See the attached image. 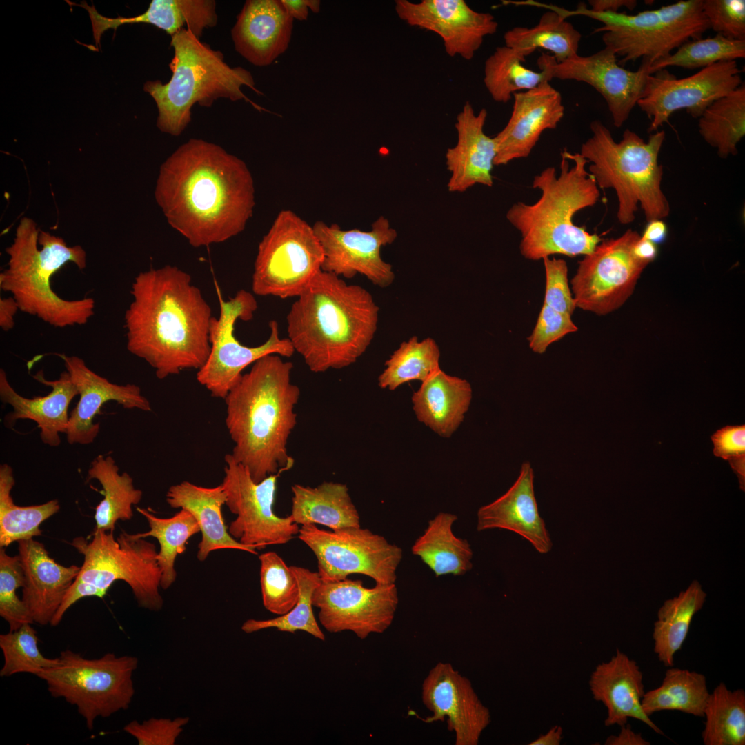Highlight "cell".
<instances>
[{"label":"cell","mask_w":745,"mask_h":745,"mask_svg":"<svg viewBox=\"0 0 745 745\" xmlns=\"http://www.w3.org/2000/svg\"><path fill=\"white\" fill-rule=\"evenodd\" d=\"M155 197L169 224L195 248L241 232L255 203L245 162L199 139H189L162 163Z\"/></svg>","instance_id":"6da1fadb"},{"label":"cell","mask_w":745,"mask_h":745,"mask_svg":"<svg viewBox=\"0 0 745 745\" xmlns=\"http://www.w3.org/2000/svg\"><path fill=\"white\" fill-rule=\"evenodd\" d=\"M124 315L126 348L160 379L200 369L210 351L211 308L191 276L166 265L140 272Z\"/></svg>","instance_id":"7a4b0ae2"},{"label":"cell","mask_w":745,"mask_h":745,"mask_svg":"<svg viewBox=\"0 0 745 745\" xmlns=\"http://www.w3.org/2000/svg\"><path fill=\"white\" fill-rule=\"evenodd\" d=\"M280 355L255 363L228 393L226 426L234 446L231 455L259 482L292 468L288 438L296 426L300 389L291 381L293 364Z\"/></svg>","instance_id":"3957f363"},{"label":"cell","mask_w":745,"mask_h":745,"mask_svg":"<svg viewBox=\"0 0 745 745\" xmlns=\"http://www.w3.org/2000/svg\"><path fill=\"white\" fill-rule=\"evenodd\" d=\"M379 308L359 285L321 270L286 316L288 339L313 372L353 364L371 344Z\"/></svg>","instance_id":"277c9868"},{"label":"cell","mask_w":745,"mask_h":745,"mask_svg":"<svg viewBox=\"0 0 745 745\" xmlns=\"http://www.w3.org/2000/svg\"><path fill=\"white\" fill-rule=\"evenodd\" d=\"M587 163L579 152L564 148L558 176L554 167H548L534 177L532 186L540 190L539 199L532 204L517 202L508 209L506 219L521 234L519 250L524 258L586 255L601 242L598 235L573 221L577 212L594 206L600 196Z\"/></svg>","instance_id":"5b68a950"},{"label":"cell","mask_w":745,"mask_h":745,"mask_svg":"<svg viewBox=\"0 0 745 745\" xmlns=\"http://www.w3.org/2000/svg\"><path fill=\"white\" fill-rule=\"evenodd\" d=\"M6 252L8 261L0 273V288L10 294L19 310L56 328L84 325L94 315L92 297L65 299L50 284L68 262L79 270L86 267V252L81 246H68L61 237L40 231L32 219L23 217Z\"/></svg>","instance_id":"8992f818"},{"label":"cell","mask_w":745,"mask_h":745,"mask_svg":"<svg viewBox=\"0 0 745 745\" xmlns=\"http://www.w3.org/2000/svg\"><path fill=\"white\" fill-rule=\"evenodd\" d=\"M174 56L169 63L172 77L168 82L147 81L143 90L155 100L158 117L157 126L163 132L179 136L191 121L196 103L210 107L218 99L232 101L244 99L255 108L263 109L242 92L248 86L258 94L254 78L248 70L230 67L221 52L212 49L186 28L171 36Z\"/></svg>","instance_id":"52a82bcc"},{"label":"cell","mask_w":745,"mask_h":745,"mask_svg":"<svg viewBox=\"0 0 745 745\" xmlns=\"http://www.w3.org/2000/svg\"><path fill=\"white\" fill-rule=\"evenodd\" d=\"M590 128L592 136L582 143L579 153L590 163L588 172L598 188L615 190L619 223L634 221L638 203L648 221L666 217L670 206L661 188L663 168L658 162L665 132L657 131L646 141L626 129L617 142L599 120L593 121Z\"/></svg>","instance_id":"ba28073f"},{"label":"cell","mask_w":745,"mask_h":745,"mask_svg":"<svg viewBox=\"0 0 745 745\" xmlns=\"http://www.w3.org/2000/svg\"><path fill=\"white\" fill-rule=\"evenodd\" d=\"M702 3L703 0H681L633 14L594 12L583 3L573 10L553 4L546 5V9L555 11L565 19L579 15L601 22L602 26L593 33L603 32L605 46L622 57L619 63L642 59V62L651 65L683 43L702 38L710 29Z\"/></svg>","instance_id":"9c48e42d"},{"label":"cell","mask_w":745,"mask_h":745,"mask_svg":"<svg viewBox=\"0 0 745 745\" xmlns=\"http://www.w3.org/2000/svg\"><path fill=\"white\" fill-rule=\"evenodd\" d=\"M138 659L134 656L106 653L88 659L70 650L62 651L58 664L36 676L43 680L51 696L63 698L77 707L92 730L98 717L126 710L135 694L132 675Z\"/></svg>","instance_id":"30bf717a"},{"label":"cell","mask_w":745,"mask_h":745,"mask_svg":"<svg viewBox=\"0 0 745 745\" xmlns=\"http://www.w3.org/2000/svg\"><path fill=\"white\" fill-rule=\"evenodd\" d=\"M70 544L83 555L76 579L92 585L105 595L115 582L124 581L139 606L161 610V571L155 544L123 530L115 539L114 530H93L91 537H77Z\"/></svg>","instance_id":"8fae6325"},{"label":"cell","mask_w":745,"mask_h":745,"mask_svg":"<svg viewBox=\"0 0 745 745\" xmlns=\"http://www.w3.org/2000/svg\"><path fill=\"white\" fill-rule=\"evenodd\" d=\"M324 252L312 226L290 210L280 211L259 244L252 293L297 297L322 270Z\"/></svg>","instance_id":"7c38bea8"},{"label":"cell","mask_w":745,"mask_h":745,"mask_svg":"<svg viewBox=\"0 0 745 745\" xmlns=\"http://www.w3.org/2000/svg\"><path fill=\"white\" fill-rule=\"evenodd\" d=\"M219 315L212 317L209 330L210 351L204 365L197 370V379L212 397L224 399L242 375V371L260 358L271 354L290 357L295 350L287 338L279 336L278 324L269 323L267 340L257 346L242 344L235 336L237 320L250 321L257 309L252 293L244 289L225 300L216 285Z\"/></svg>","instance_id":"4fadbf2b"},{"label":"cell","mask_w":745,"mask_h":745,"mask_svg":"<svg viewBox=\"0 0 745 745\" xmlns=\"http://www.w3.org/2000/svg\"><path fill=\"white\" fill-rule=\"evenodd\" d=\"M298 537L316 556L322 582L359 573L376 584H395L402 549L381 535L361 527L326 530L310 524L301 526Z\"/></svg>","instance_id":"5bb4252c"},{"label":"cell","mask_w":745,"mask_h":745,"mask_svg":"<svg viewBox=\"0 0 745 745\" xmlns=\"http://www.w3.org/2000/svg\"><path fill=\"white\" fill-rule=\"evenodd\" d=\"M639 237L628 229L620 237L601 241L584 255L570 281L576 308L604 315L626 301L648 265L633 253Z\"/></svg>","instance_id":"9a60e30c"},{"label":"cell","mask_w":745,"mask_h":745,"mask_svg":"<svg viewBox=\"0 0 745 745\" xmlns=\"http://www.w3.org/2000/svg\"><path fill=\"white\" fill-rule=\"evenodd\" d=\"M226 466L222 486L226 505L237 517L228 527L230 535L240 543L261 550L271 544L288 543L298 535L299 525L290 515L277 516L273 510L277 478L280 473L255 482L246 467L231 454L224 457Z\"/></svg>","instance_id":"2e32d148"},{"label":"cell","mask_w":745,"mask_h":745,"mask_svg":"<svg viewBox=\"0 0 745 745\" xmlns=\"http://www.w3.org/2000/svg\"><path fill=\"white\" fill-rule=\"evenodd\" d=\"M312 606L329 633L351 631L364 639L382 633L393 623L399 603L395 584L363 586L361 580L321 582L313 592Z\"/></svg>","instance_id":"e0dca14e"},{"label":"cell","mask_w":745,"mask_h":745,"mask_svg":"<svg viewBox=\"0 0 745 745\" xmlns=\"http://www.w3.org/2000/svg\"><path fill=\"white\" fill-rule=\"evenodd\" d=\"M737 61H722L677 79L665 70L650 74L645 92L637 105L650 119L648 132L656 131L676 111L685 110L699 118L718 99L743 82Z\"/></svg>","instance_id":"ac0fdd59"},{"label":"cell","mask_w":745,"mask_h":745,"mask_svg":"<svg viewBox=\"0 0 745 745\" xmlns=\"http://www.w3.org/2000/svg\"><path fill=\"white\" fill-rule=\"evenodd\" d=\"M537 63L550 81L573 80L595 88L605 99L613 124L617 128L628 119L643 97L648 77L651 74L650 64L647 62H642L637 71L624 68L613 50L606 46L593 54H577L562 62L542 52Z\"/></svg>","instance_id":"d6986e66"},{"label":"cell","mask_w":745,"mask_h":745,"mask_svg":"<svg viewBox=\"0 0 745 745\" xmlns=\"http://www.w3.org/2000/svg\"><path fill=\"white\" fill-rule=\"evenodd\" d=\"M312 228L324 252L322 270L346 279L360 274L380 288L393 283V266L381 256V248L397 237L387 218L380 216L369 231L343 230L337 223L328 225L319 220Z\"/></svg>","instance_id":"ffe728a7"},{"label":"cell","mask_w":745,"mask_h":745,"mask_svg":"<svg viewBox=\"0 0 745 745\" xmlns=\"http://www.w3.org/2000/svg\"><path fill=\"white\" fill-rule=\"evenodd\" d=\"M395 10L408 25L437 34L448 56L467 61L499 26L492 14L476 11L464 0H396Z\"/></svg>","instance_id":"44dd1931"},{"label":"cell","mask_w":745,"mask_h":745,"mask_svg":"<svg viewBox=\"0 0 745 745\" xmlns=\"http://www.w3.org/2000/svg\"><path fill=\"white\" fill-rule=\"evenodd\" d=\"M421 699L432 715L424 722L446 719L455 736V745H477L491 721L489 709L481 702L470 681L452 664L439 662L422 684Z\"/></svg>","instance_id":"7402d4cb"},{"label":"cell","mask_w":745,"mask_h":745,"mask_svg":"<svg viewBox=\"0 0 745 745\" xmlns=\"http://www.w3.org/2000/svg\"><path fill=\"white\" fill-rule=\"evenodd\" d=\"M57 355L63 360L79 395V401L69 415L66 433L69 444L86 445L95 441L99 432V424L94 423L93 419L101 414V408L109 401H115L126 409L152 410L150 401L138 386L112 383L92 370L81 357Z\"/></svg>","instance_id":"603a6c76"},{"label":"cell","mask_w":745,"mask_h":745,"mask_svg":"<svg viewBox=\"0 0 745 745\" xmlns=\"http://www.w3.org/2000/svg\"><path fill=\"white\" fill-rule=\"evenodd\" d=\"M510 117L494 137L495 166L527 157L546 130L555 129L564 115L560 92L548 81L514 94Z\"/></svg>","instance_id":"cb8c5ba5"},{"label":"cell","mask_w":745,"mask_h":745,"mask_svg":"<svg viewBox=\"0 0 745 745\" xmlns=\"http://www.w3.org/2000/svg\"><path fill=\"white\" fill-rule=\"evenodd\" d=\"M293 21L281 0H248L231 29L235 49L254 66H269L287 50Z\"/></svg>","instance_id":"d4e9b609"},{"label":"cell","mask_w":745,"mask_h":745,"mask_svg":"<svg viewBox=\"0 0 745 745\" xmlns=\"http://www.w3.org/2000/svg\"><path fill=\"white\" fill-rule=\"evenodd\" d=\"M487 116L486 108L476 112L469 101L457 114V142L447 149L445 156L450 172L447 183L449 192H463L476 184L493 186L496 146L494 138L484 132Z\"/></svg>","instance_id":"484cf974"},{"label":"cell","mask_w":745,"mask_h":745,"mask_svg":"<svg viewBox=\"0 0 745 745\" xmlns=\"http://www.w3.org/2000/svg\"><path fill=\"white\" fill-rule=\"evenodd\" d=\"M499 528L515 533L541 554L549 553L553 542L539 515L534 492V471L528 461L510 488L477 511V531Z\"/></svg>","instance_id":"4316f807"},{"label":"cell","mask_w":745,"mask_h":745,"mask_svg":"<svg viewBox=\"0 0 745 745\" xmlns=\"http://www.w3.org/2000/svg\"><path fill=\"white\" fill-rule=\"evenodd\" d=\"M589 687L593 699L606 708V726H622L628 718H634L656 733L664 735L643 710L645 691L639 666L619 649L608 662L596 666L590 677Z\"/></svg>","instance_id":"83f0119b"},{"label":"cell","mask_w":745,"mask_h":745,"mask_svg":"<svg viewBox=\"0 0 745 745\" xmlns=\"http://www.w3.org/2000/svg\"><path fill=\"white\" fill-rule=\"evenodd\" d=\"M17 542L24 575L22 599L34 622L50 624L81 566L56 562L44 545L33 538Z\"/></svg>","instance_id":"f1b7e54d"},{"label":"cell","mask_w":745,"mask_h":745,"mask_svg":"<svg viewBox=\"0 0 745 745\" xmlns=\"http://www.w3.org/2000/svg\"><path fill=\"white\" fill-rule=\"evenodd\" d=\"M33 378L52 388L48 395L30 399L21 396L10 384L5 370L0 369V399L12 408L4 417L5 425L11 428L19 419L32 420L40 428L41 441L57 447L61 444L60 434L66 433L68 407L79 395L78 390L66 370L53 381L46 379L43 370L38 371Z\"/></svg>","instance_id":"f546056e"},{"label":"cell","mask_w":745,"mask_h":745,"mask_svg":"<svg viewBox=\"0 0 745 745\" xmlns=\"http://www.w3.org/2000/svg\"><path fill=\"white\" fill-rule=\"evenodd\" d=\"M88 12L97 50L100 46L101 37L108 29L115 30L122 25L147 23L153 25L170 36L183 28L192 32L199 39L204 29L217 25L216 2L212 0H152L148 9L135 17H106L99 14L95 6L82 1L80 4Z\"/></svg>","instance_id":"4dcf8cb0"},{"label":"cell","mask_w":745,"mask_h":745,"mask_svg":"<svg viewBox=\"0 0 745 745\" xmlns=\"http://www.w3.org/2000/svg\"><path fill=\"white\" fill-rule=\"evenodd\" d=\"M166 501L173 508L188 510L197 520L201 533L197 559L206 560L210 552L219 549H237L257 555L256 548L240 543L228 532L222 516L226 495L222 484L203 487L183 481L170 486Z\"/></svg>","instance_id":"1f68e13d"},{"label":"cell","mask_w":745,"mask_h":745,"mask_svg":"<svg viewBox=\"0 0 745 745\" xmlns=\"http://www.w3.org/2000/svg\"><path fill=\"white\" fill-rule=\"evenodd\" d=\"M471 399L470 383L440 368L422 381L412 396L417 419L443 437H450L458 428Z\"/></svg>","instance_id":"d6a6232c"},{"label":"cell","mask_w":745,"mask_h":745,"mask_svg":"<svg viewBox=\"0 0 745 745\" xmlns=\"http://www.w3.org/2000/svg\"><path fill=\"white\" fill-rule=\"evenodd\" d=\"M292 519L297 524H319L332 530L360 527V517L342 483L324 481L316 487L294 484L291 487Z\"/></svg>","instance_id":"836d02e7"},{"label":"cell","mask_w":745,"mask_h":745,"mask_svg":"<svg viewBox=\"0 0 745 745\" xmlns=\"http://www.w3.org/2000/svg\"><path fill=\"white\" fill-rule=\"evenodd\" d=\"M457 520L454 514L438 513L428 522L424 533L412 546L413 554L419 557L436 577L462 575L473 567L470 544L453 532V525Z\"/></svg>","instance_id":"e575fe53"},{"label":"cell","mask_w":745,"mask_h":745,"mask_svg":"<svg viewBox=\"0 0 745 745\" xmlns=\"http://www.w3.org/2000/svg\"><path fill=\"white\" fill-rule=\"evenodd\" d=\"M97 479L102 486L103 499L95 508L94 530H115L118 520L133 517L132 506L141 500L143 493L136 488L131 476L123 472L109 455H99L90 463L87 481Z\"/></svg>","instance_id":"d590c367"},{"label":"cell","mask_w":745,"mask_h":745,"mask_svg":"<svg viewBox=\"0 0 745 745\" xmlns=\"http://www.w3.org/2000/svg\"><path fill=\"white\" fill-rule=\"evenodd\" d=\"M706 593L695 580L684 591L667 599L659 608L653 631V650L665 666L674 665V657L686 640L694 615L702 609Z\"/></svg>","instance_id":"8d00e7d4"},{"label":"cell","mask_w":745,"mask_h":745,"mask_svg":"<svg viewBox=\"0 0 745 745\" xmlns=\"http://www.w3.org/2000/svg\"><path fill=\"white\" fill-rule=\"evenodd\" d=\"M581 39V33L572 23L550 10L541 16L535 26H516L504 35L505 45L524 57L541 48L551 52L557 62L578 54Z\"/></svg>","instance_id":"74e56055"},{"label":"cell","mask_w":745,"mask_h":745,"mask_svg":"<svg viewBox=\"0 0 745 745\" xmlns=\"http://www.w3.org/2000/svg\"><path fill=\"white\" fill-rule=\"evenodd\" d=\"M709 694L704 675L671 666L659 686L645 692L642 704L649 717L662 711H679L704 717Z\"/></svg>","instance_id":"f35d334b"},{"label":"cell","mask_w":745,"mask_h":745,"mask_svg":"<svg viewBox=\"0 0 745 745\" xmlns=\"http://www.w3.org/2000/svg\"><path fill=\"white\" fill-rule=\"evenodd\" d=\"M699 132L720 158L737 154L745 135V86L713 102L698 118Z\"/></svg>","instance_id":"ab89813d"},{"label":"cell","mask_w":745,"mask_h":745,"mask_svg":"<svg viewBox=\"0 0 745 745\" xmlns=\"http://www.w3.org/2000/svg\"><path fill=\"white\" fill-rule=\"evenodd\" d=\"M14 484L11 466L7 464H1L0 548H6L14 542L41 535V524L60 509L57 499L39 505H16L10 495Z\"/></svg>","instance_id":"60d3db41"},{"label":"cell","mask_w":745,"mask_h":745,"mask_svg":"<svg viewBox=\"0 0 745 745\" xmlns=\"http://www.w3.org/2000/svg\"><path fill=\"white\" fill-rule=\"evenodd\" d=\"M704 717V745L745 744V691H731L720 682L710 693Z\"/></svg>","instance_id":"b9f144b4"},{"label":"cell","mask_w":745,"mask_h":745,"mask_svg":"<svg viewBox=\"0 0 745 745\" xmlns=\"http://www.w3.org/2000/svg\"><path fill=\"white\" fill-rule=\"evenodd\" d=\"M526 57L506 45L498 46L486 59L484 83L492 99L506 103L514 94L533 89L550 79L546 73L524 66Z\"/></svg>","instance_id":"7bdbcfd3"},{"label":"cell","mask_w":745,"mask_h":745,"mask_svg":"<svg viewBox=\"0 0 745 745\" xmlns=\"http://www.w3.org/2000/svg\"><path fill=\"white\" fill-rule=\"evenodd\" d=\"M137 510L147 520L150 530L135 534L137 537H152L159 543L157 559L161 571V587L168 588L176 580L175 559L186 550L188 539L200 532L195 517L187 510L181 509L170 518H160L145 508Z\"/></svg>","instance_id":"ee69618b"},{"label":"cell","mask_w":745,"mask_h":745,"mask_svg":"<svg viewBox=\"0 0 745 745\" xmlns=\"http://www.w3.org/2000/svg\"><path fill=\"white\" fill-rule=\"evenodd\" d=\"M440 350L436 341L426 337L419 341L417 336L402 341L385 362L386 368L378 377L381 388L394 390L401 385L417 380L424 381L439 367Z\"/></svg>","instance_id":"f6af8a7d"},{"label":"cell","mask_w":745,"mask_h":745,"mask_svg":"<svg viewBox=\"0 0 745 745\" xmlns=\"http://www.w3.org/2000/svg\"><path fill=\"white\" fill-rule=\"evenodd\" d=\"M299 585V599L295 606L287 613L270 619H250L244 622L241 630L252 633L264 629L275 628L279 631L295 633L306 632L314 637L324 641L325 635L314 616L312 597L314 590L321 583L318 572L291 566Z\"/></svg>","instance_id":"bcb514c9"},{"label":"cell","mask_w":745,"mask_h":745,"mask_svg":"<svg viewBox=\"0 0 745 745\" xmlns=\"http://www.w3.org/2000/svg\"><path fill=\"white\" fill-rule=\"evenodd\" d=\"M744 57L745 40L732 39L717 34L713 37L683 43L675 52L653 62L649 71L653 74L671 66L701 70L718 62L737 61Z\"/></svg>","instance_id":"7dc6e473"},{"label":"cell","mask_w":745,"mask_h":745,"mask_svg":"<svg viewBox=\"0 0 745 745\" xmlns=\"http://www.w3.org/2000/svg\"><path fill=\"white\" fill-rule=\"evenodd\" d=\"M26 624L15 630L0 635V648L3 656L1 677L17 673H31L35 676L41 670L56 666L59 657H46L39 650L37 631Z\"/></svg>","instance_id":"c3c4849f"},{"label":"cell","mask_w":745,"mask_h":745,"mask_svg":"<svg viewBox=\"0 0 745 745\" xmlns=\"http://www.w3.org/2000/svg\"><path fill=\"white\" fill-rule=\"evenodd\" d=\"M264 606L277 615L289 612L297 604L299 589L290 566L275 552L259 555Z\"/></svg>","instance_id":"681fc988"},{"label":"cell","mask_w":745,"mask_h":745,"mask_svg":"<svg viewBox=\"0 0 745 745\" xmlns=\"http://www.w3.org/2000/svg\"><path fill=\"white\" fill-rule=\"evenodd\" d=\"M24 575L19 557L10 556L5 548H0V616L8 624L10 630H15L34 620L17 590L23 588Z\"/></svg>","instance_id":"f907efd6"},{"label":"cell","mask_w":745,"mask_h":745,"mask_svg":"<svg viewBox=\"0 0 745 745\" xmlns=\"http://www.w3.org/2000/svg\"><path fill=\"white\" fill-rule=\"evenodd\" d=\"M710 28L726 38L745 40L744 0H703Z\"/></svg>","instance_id":"816d5d0a"},{"label":"cell","mask_w":745,"mask_h":745,"mask_svg":"<svg viewBox=\"0 0 745 745\" xmlns=\"http://www.w3.org/2000/svg\"><path fill=\"white\" fill-rule=\"evenodd\" d=\"M577 330L571 316L543 304L535 328L527 340L533 352L543 354L551 344Z\"/></svg>","instance_id":"f5cc1de1"},{"label":"cell","mask_w":745,"mask_h":745,"mask_svg":"<svg viewBox=\"0 0 745 745\" xmlns=\"http://www.w3.org/2000/svg\"><path fill=\"white\" fill-rule=\"evenodd\" d=\"M188 722V717L174 719L152 717L141 723L133 720L123 730L135 737L139 745H174Z\"/></svg>","instance_id":"db71d44e"},{"label":"cell","mask_w":745,"mask_h":745,"mask_svg":"<svg viewBox=\"0 0 745 745\" xmlns=\"http://www.w3.org/2000/svg\"><path fill=\"white\" fill-rule=\"evenodd\" d=\"M546 288L544 304L564 314L572 316L577 308L568 280V266L562 259H543Z\"/></svg>","instance_id":"11a10c76"},{"label":"cell","mask_w":745,"mask_h":745,"mask_svg":"<svg viewBox=\"0 0 745 745\" xmlns=\"http://www.w3.org/2000/svg\"><path fill=\"white\" fill-rule=\"evenodd\" d=\"M713 454L728 460L737 475L740 488L745 487V425L726 426L711 436Z\"/></svg>","instance_id":"9f6ffc18"},{"label":"cell","mask_w":745,"mask_h":745,"mask_svg":"<svg viewBox=\"0 0 745 745\" xmlns=\"http://www.w3.org/2000/svg\"><path fill=\"white\" fill-rule=\"evenodd\" d=\"M621 730L617 735L608 736L605 745H649L650 742L646 740L640 733H637L633 731L631 726L626 724L620 726Z\"/></svg>","instance_id":"6f0895ef"},{"label":"cell","mask_w":745,"mask_h":745,"mask_svg":"<svg viewBox=\"0 0 745 745\" xmlns=\"http://www.w3.org/2000/svg\"><path fill=\"white\" fill-rule=\"evenodd\" d=\"M19 306L12 297L0 298V327L3 331H9L14 326V318Z\"/></svg>","instance_id":"680465c9"},{"label":"cell","mask_w":745,"mask_h":745,"mask_svg":"<svg viewBox=\"0 0 745 745\" xmlns=\"http://www.w3.org/2000/svg\"><path fill=\"white\" fill-rule=\"evenodd\" d=\"M589 9L594 12H618L622 8L633 10L637 6L635 0H589Z\"/></svg>","instance_id":"91938a15"},{"label":"cell","mask_w":745,"mask_h":745,"mask_svg":"<svg viewBox=\"0 0 745 745\" xmlns=\"http://www.w3.org/2000/svg\"><path fill=\"white\" fill-rule=\"evenodd\" d=\"M657 252V244L641 236L633 246V253L636 258L648 264L656 258Z\"/></svg>","instance_id":"94428289"},{"label":"cell","mask_w":745,"mask_h":745,"mask_svg":"<svg viewBox=\"0 0 745 745\" xmlns=\"http://www.w3.org/2000/svg\"><path fill=\"white\" fill-rule=\"evenodd\" d=\"M667 236V226L662 219H653L648 221L643 232L642 238L653 243L661 244Z\"/></svg>","instance_id":"6125c7cd"},{"label":"cell","mask_w":745,"mask_h":745,"mask_svg":"<svg viewBox=\"0 0 745 745\" xmlns=\"http://www.w3.org/2000/svg\"><path fill=\"white\" fill-rule=\"evenodd\" d=\"M286 12L294 20L305 21L308 17V0H281Z\"/></svg>","instance_id":"be15d7a7"},{"label":"cell","mask_w":745,"mask_h":745,"mask_svg":"<svg viewBox=\"0 0 745 745\" xmlns=\"http://www.w3.org/2000/svg\"><path fill=\"white\" fill-rule=\"evenodd\" d=\"M563 729L560 726H553L547 733L529 743L530 745H559L562 739Z\"/></svg>","instance_id":"e7e4bbea"},{"label":"cell","mask_w":745,"mask_h":745,"mask_svg":"<svg viewBox=\"0 0 745 745\" xmlns=\"http://www.w3.org/2000/svg\"><path fill=\"white\" fill-rule=\"evenodd\" d=\"M321 2L318 0H308L309 9L315 13H318L320 10Z\"/></svg>","instance_id":"03108f58"}]
</instances>
